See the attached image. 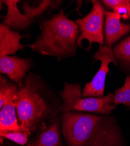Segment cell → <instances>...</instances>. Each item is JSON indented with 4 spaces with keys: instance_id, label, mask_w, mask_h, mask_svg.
<instances>
[{
    "instance_id": "6da1fadb",
    "label": "cell",
    "mask_w": 130,
    "mask_h": 146,
    "mask_svg": "<svg viewBox=\"0 0 130 146\" xmlns=\"http://www.w3.org/2000/svg\"><path fill=\"white\" fill-rule=\"evenodd\" d=\"M67 146H124L115 120L109 116L71 112L60 117Z\"/></svg>"
},
{
    "instance_id": "7a4b0ae2",
    "label": "cell",
    "mask_w": 130,
    "mask_h": 146,
    "mask_svg": "<svg viewBox=\"0 0 130 146\" xmlns=\"http://www.w3.org/2000/svg\"><path fill=\"white\" fill-rule=\"evenodd\" d=\"M15 104L22 131L29 135L45 121L55 119L61 106L55 104L41 77L33 73L28 74L18 86Z\"/></svg>"
},
{
    "instance_id": "3957f363",
    "label": "cell",
    "mask_w": 130,
    "mask_h": 146,
    "mask_svg": "<svg viewBox=\"0 0 130 146\" xmlns=\"http://www.w3.org/2000/svg\"><path fill=\"white\" fill-rule=\"evenodd\" d=\"M41 33L28 46L33 52L55 57L58 61L76 55L80 32L75 22L70 19L63 9L40 24Z\"/></svg>"
},
{
    "instance_id": "277c9868",
    "label": "cell",
    "mask_w": 130,
    "mask_h": 146,
    "mask_svg": "<svg viewBox=\"0 0 130 146\" xmlns=\"http://www.w3.org/2000/svg\"><path fill=\"white\" fill-rule=\"evenodd\" d=\"M62 98L60 107V113L71 112H88L102 115H110L115 109L114 94L109 92L102 98L82 97V90L80 84L65 82L63 91L59 92Z\"/></svg>"
},
{
    "instance_id": "5b68a950",
    "label": "cell",
    "mask_w": 130,
    "mask_h": 146,
    "mask_svg": "<svg viewBox=\"0 0 130 146\" xmlns=\"http://www.w3.org/2000/svg\"><path fill=\"white\" fill-rule=\"evenodd\" d=\"M92 3L90 13L85 17L75 21L81 32L77 42V46L82 48V42L86 39L89 43L87 50L90 49L94 43H99L100 46L104 44L103 28L106 11L99 1L94 0Z\"/></svg>"
},
{
    "instance_id": "8992f818",
    "label": "cell",
    "mask_w": 130,
    "mask_h": 146,
    "mask_svg": "<svg viewBox=\"0 0 130 146\" xmlns=\"http://www.w3.org/2000/svg\"><path fill=\"white\" fill-rule=\"evenodd\" d=\"M93 57L94 59L93 63L98 60L100 61V66L92 81L86 83L84 88L82 90V97L102 98L104 96L106 76L110 71L109 65L112 63L117 66L119 64V62L113 55L112 48H110L106 44L100 46L99 49L94 53Z\"/></svg>"
},
{
    "instance_id": "52a82bcc",
    "label": "cell",
    "mask_w": 130,
    "mask_h": 146,
    "mask_svg": "<svg viewBox=\"0 0 130 146\" xmlns=\"http://www.w3.org/2000/svg\"><path fill=\"white\" fill-rule=\"evenodd\" d=\"M33 64L30 57L23 58L16 56H3L0 57V72L19 86L26 76V72L32 68Z\"/></svg>"
},
{
    "instance_id": "ba28073f",
    "label": "cell",
    "mask_w": 130,
    "mask_h": 146,
    "mask_svg": "<svg viewBox=\"0 0 130 146\" xmlns=\"http://www.w3.org/2000/svg\"><path fill=\"white\" fill-rule=\"evenodd\" d=\"M104 36L106 44L110 48L113 44L130 32V24L123 23L121 17L113 11H106Z\"/></svg>"
},
{
    "instance_id": "9c48e42d",
    "label": "cell",
    "mask_w": 130,
    "mask_h": 146,
    "mask_svg": "<svg viewBox=\"0 0 130 146\" xmlns=\"http://www.w3.org/2000/svg\"><path fill=\"white\" fill-rule=\"evenodd\" d=\"M28 35H20L18 32L11 30V28L1 23L0 25V57L15 54L20 50L23 49L26 45L20 43L23 38Z\"/></svg>"
},
{
    "instance_id": "30bf717a",
    "label": "cell",
    "mask_w": 130,
    "mask_h": 146,
    "mask_svg": "<svg viewBox=\"0 0 130 146\" xmlns=\"http://www.w3.org/2000/svg\"><path fill=\"white\" fill-rule=\"evenodd\" d=\"M7 7V13L5 16L3 24L16 30H24L28 28L33 21L26 14H22L19 10L17 4L18 0L3 1Z\"/></svg>"
},
{
    "instance_id": "8fae6325",
    "label": "cell",
    "mask_w": 130,
    "mask_h": 146,
    "mask_svg": "<svg viewBox=\"0 0 130 146\" xmlns=\"http://www.w3.org/2000/svg\"><path fill=\"white\" fill-rule=\"evenodd\" d=\"M60 121L55 118L32 142L26 146H64L61 139Z\"/></svg>"
},
{
    "instance_id": "7c38bea8",
    "label": "cell",
    "mask_w": 130,
    "mask_h": 146,
    "mask_svg": "<svg viewBox=\"0 0 130 146\" xmlns=\"http://www.w3.org/2000/svg\"><path fill=\"white\" fill-rule=\"evenodd\" d=\"M20 131L22 129L18 122L15 102L8 103L0 111V133Z\"/></svg>"
},
{
    "instance_id": "4fadbf2b",
    "label": "cell",
    "mask_w": 130,
    "mask_h": 146,
    "mask_svg": "<svg viewBox=\"0 0 130 146\" xmlns=\"http://www.w3.org/2000/svg\"><path fill=\"white\" fill-rule=\"evenodd\" d=\"M18 87L8 81L4 76L0 77V109L5 104L15 102L17 98Z\"/></svg>"
},
{
    "instance_id": "5bb4252c",
    "label": "cell",
    "mask_w": 130,
    "mask_h": 146,
    "mask_svg": "<svg viewBox=\"0 0 130 146\" xmlns=\"http://www.w3.org/2000/svg\"><path fill=\"white\" fill-rule=\"evenodd\" d=\"M113 53L122 67L130 70V35L114 47Z\"/></svg>"
},
{
    "instance_id": "9a60e30c",
    "label": "cell",
    "mask_w": 130,
    "mask_h": 146,
    "mask_svg": "<svg viewBox=\"0 0 130 146\" xmlns=\"http://www.w3.org/2000/svg\"><path fill=\"white\" fill-rule=\"evenodd\" d=\"M113 12L119 14L124 19L127 20L130 17L129 0H103L101 1Z\"/></svg>"
},
{
    "instance_id": "2e32d148",
    "label": "cell",
    "mask_w": 130,
    "mask_h": 146,
    "mask_svg": "<svg viewBox=\"0 0 130 146\" xmlns=\"http://www.w3.org/2000/svg\"><path fill=\"white\" fill-rule=\"evenodd\" d=\"M61 1H49L44 0L36 7H31L28 3H23V8L25 11V14L28 15L30 18L34 21V19L42 15L45 11L51 7H55L60 4Z\"/></svg>"
},
{
    "instance_id": "e0dca14e",
    "label": "cell",
    "mask_w": 130,
    "mask_h": 146,
    "mask_svg": "<svg viewBox=\"0 0 130 146\" xmlns=\"http://www.w3.org/2000/svg\"><path fill=\"white\" fill-rule=\"evenodd\" d=\"M114 104L115 106L119 104H123L130 108L129 76L126 77L123 86L115 91L114 94Z\"/></svg>"
},
{
    "instance_id": "ac0fdd59",
    "label": "cell",
    "mask_w": 130,
    "mask_h": 146,
    "mask_svg": "<svg viewBox=\"0 0 130 146\" xmlns=\"http://www.w3.org/2000/svg\"><path fill=\"white\" fill-rule=\"evenodd\" d=\"M1 140L3 139H9L19 145H25L28 143L29 134L22 131H8L0 133Z\"/></svg>"
},
{
    "instance_id": "d6986e66",
    "label": "cell",
    "mask_w": 130,
    "mask_h": 146,
    "mask_svg": "<svg viewBox=\"0 0 130 146\" xmlns=\"http://www.w3.org/2000/svg\"><path fill=\"white\" fill-rule=\"evenodd\" d=\"M129 2H130V1H129ZM129 19H130V17H129Z\"/></svg>"
}]
</instances>
